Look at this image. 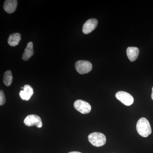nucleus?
<instances>
[{
    "mask_svg": "<svg viewBox=\"0 0 153 153\" xmlns=\"http://www.w3.org/2000/svg\"><path fill=\"white\" fill-rule=\"evenodd\" d=\"M136 128L138 133L144 137H148L152 132L150 124L146 118H141L138 121Z\"/></svg>",
    "mask_w": 153,
    "mask_h": 153,
    "instance_id": "1",
    "label": "nucleus"
},
{
    "mask_svg": "<svg viewBox=\"0 0 153 153\" xmlns=\"http://www.w3.org/2000/svg\"><path fill=\"white\" fill-rule=\"evenodd\" d=\"M88 140L89 142L96 147H100L104 146L106 143V137L104 134L100 132H94L88 135Z\"/></svg>",
    "mask_w": 153,
    "mask_h": 153,
    "instance_id": "2",
    "label": "nucleus"
},
{
    "mask_svg": "<svg viewBox=\"0 0 153 153\" xmlns=\"http://www.w3.org/2000/svg\"><path fill=\"white\" fill-rule=\"evenodd\" d=\"M76 71L80 74H87L92 70V64L87 60H80L76 61L75 65Z\"/></svg>",
    "mask_w": 153,
    "mask_h": 153,
    "instance_id": "3",
    "label": "nucleus"
},
{
    "mask_svg": "<svg viewBox=\"0 0 153 153\" xmlns=\"http://www.w3.org/2000/svg\"><path fill=\"white\" fill-rule=\"evenodd\" d=\"M117 99L125 105L130 106L133 103L134 99L131 94L124 91H120L115 94Z\"/></svg>",
    "mask_w": 153,
    "mask_h": 153,
    "instance_id": "4",
    "label": "nucleus"
},
{
    "mask_svg": "<svg viewBox=\"0 0 153 153\" xmlns=\"http://www.w3.org/2000/svg\"><path fill=\"white\" fill-rule=\"evenodd\" d=\"M74 106L76 110L82 114L89 113L91 109V106L89 103L81 100H78L74 102Z\"/></svg>",
    "mask_w": 153,
    "mask_h": 153,
    "instance_id": "5",
    "label": "nucleus"
},
{
    "mask_svg": "<svg viewBox=\"0 0 153 153\" xmlns=\"http://www.w3.org/2000/svg\"><path fill=\"white\" fill-rule=\"evenodd\" d=\"M24 123L28 126H36L38 128H41L43 126L41 117L35 114H31L27 116L25 118Z\"/></svg>",
    "mask_w": 153,
    "mask_h": 153,
    "instance_id": "6",
    "label": "nucleus"
},
{
    "mask_svg": "<svg viewBox=\"0 0 153 153\" xmlns=\"http://www.w3.org/2000/svg\"><path fill=\"white\" fill-rule=\"evenodd\" d=\"M98 25V21L96 19H89L85 22L82 27V32L85 34H89L95 30Z\"/></svg>",
    "mask_w": 153,
    "mask_h": 153,
    "instance_id": "7",
    "label": "nucleus"
},
{
    "mask_svg": "<svg viewBox=\"0 0 153 153\" xmlns=\"http://www.w3.org/2000/svg\"><path fill=\"white\" fill-rule=\"evenodd\" d=\"M18 1L17 0H6L4 3V10L8 13H13L16 10Z\"/></svg>",
    "mask_w": 153,
    "mask_h": 153,
    "instance_id": "8",
    "label": "nucleus"
},
{
    "mask_svg": "<svg viewBox=\"0 0 153 153\" xmlns=\"http://www.w3.org/2000/svg\"><path fill=\"white\" fill-rule=\"evenodd\" d=\"M33 94V88L30 85H26L23 87V90H21L19 93L20 97L23 100H28Z\"/></svg>",
    "mask_w": 153,
    "mask_h": 153,
    "instance_id": "9",
    "label": "nucleus"
},
{
    "mask_svg": "<svg viewBox=\"0 0 153 153\" xmlns=\"http://www.w3.org/2000/svg\"><path fill=\"white\" fill-rule=\"evenodd\" d=\"M126 52L128 57L132 62L137 60L139 54V50L138 48L136 47H128Z\"/></svg>",
    "mask_w": 153,
    "mask_h": 153,
    "instance_id": "10",
    "label": "nucleus"
},
{
    "mask_svg": "<svg viewBox=\"0 0 153 153\" xmlns=\"http://www.w3.org/2000/svg\"><path fill=\"white\" fill-rule=\"evenodd\" d=\"M33 44L32 42H30L27 44V47L25 49L24 54L22 55V59L25 61H27L34 55Z\"/></svg>",
    "mask_w": 153,
    "mask_h": 153,
    "instance_id": "11",
    "label": "nucleus"
},
{
    "mask_svg": "<svg viewBox=\"0 0 153 153\" xmlns=\"http://www.w3.org/2000/svg\"><path fill=\"white\" fill-rule=\"evenodd\" d=\"M21 39V35L20 33H13L9 36L8 39V43L11 47H16L19 45Z\"/></svg>",
    "mask_w": 153,
    "mask_h": 153,
    "instance_id": "12",
    "label": "nucleus"
},
{
    "mask_svg": "<svg viewBox=\"0 0 153 153\" xmlns=\"http://www.w3.org/2000/svg\"><path fill=\"white\" fill-rule=\"evenodd\" d=\"M13 77L12 71L8 70L5 72L3 78V82L7 86H10L13 82Z\"/></svg>",
    "mask_w": 153,
    "mask_h": 153,
    "instance_id": "13",
    "label": "nucleus"
},
{
    "mask_svg": "<svg viewBox=\"0 0 153 153\" xmlns=\"http://www.w3.org/2000/svg\"><path fill=\"white\" fill-rule=\"evenodd\" d=\"M6 102L5 96L3 90L0 91V105H3Z\"/></svg>",
    "mask_w": 153,
    "mask_h": 153,
    "instance_id": "14",
    "label": "nucleus"
},
{
    "mask_svg": "<svg viewBox=\"0 0 153 153\" xmlns=\"http://www.w3.org/2000/svg\"><path fill=\"white\" fill-rule=\"evenodd\" d=\"M68 153H82L79 152H69Z\"/></svg>",
    "mask_w": 153,
    "mask_h": 153,
    "instance_id": "15",
    "label": "nucleus"
},
{
    "mask_svg": "<svg viewBox=\"0 0 153 153\" xmlns=\"http://www.w3.org/2000/svg\"><path fill=\"white\" fill-rule=\"evenodd\" d=\"M152 99L153 100V87L152 88Z\"/></svg>",
    "mask_w": 153,
    "mask_h": 153,
    "instance_id": "16",
    "label": "nucleus"
}]
</instances>
